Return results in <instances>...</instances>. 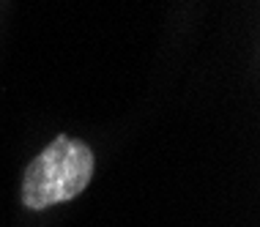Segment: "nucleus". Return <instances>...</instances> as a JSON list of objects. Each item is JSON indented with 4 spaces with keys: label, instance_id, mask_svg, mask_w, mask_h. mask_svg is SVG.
<instances>
[{
    "label": "nucleus",
    "instance_id": "nucleus-1",
    "mask_svg": "<svg viewBox=\"0 0 260 227\" xmlns=\"http://www.w3.org/2000/svg\"><path fill=\"white\" fill-rule=\"evenodd\" d=\"M96 156L88 143L69 134H58L41 151L22 175V203L30 211L69 203L80 197L93 178Z\"/></svg>",
    "mask_w": 260,
    "mask_h": 227
}]
</instances>
